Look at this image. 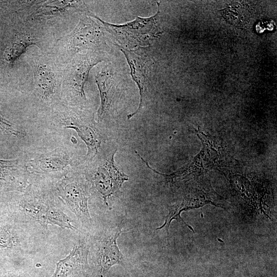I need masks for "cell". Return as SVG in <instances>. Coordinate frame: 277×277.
Here are the masks:
<instances>
[{
    "label": "cell",
    "mask_w": 277,
    "mask_h": 277,
    "mask_svg": "<svg viewBox=\"0 0 277 277\" xmlns=\"http://www.w3.org/2000/svg\"><path fill=\"white\" fill-rule=\"evenodd\" d=\"M159 9L155 14L149 17L139 16L132 22L123 25L109 24L93 16L105 26L120 43L128 47L143 46L154 38L159 33L156 17Z\"/></svg>",
    "instance_id": "cell-1"
},
{
    "label": "cell",
    "mask_w": 277,
    "mask_h": 277,
    "mask_svg": "<svg viewBox=\"0 0 277 277\" xmlns=\"http://www.w3.org/2000/svg\"><path fill=\"white\" fill-rule=\"evenodd\" d=\"M130 69L131 76L139 89L140 103L136 110L127 116L128 119L138 113L147 103L150 89L151 62L142 50L122 48Z\"/></svg>",
    "instance_id": "cell-2"
},
{
    "label": "cell",
    "mask_w": 277,
    "mask_h": 277,
    "mask_svg": "<svg viewBox=\"0 0 277 277\" xmlns=\"http://www.w3.org/2000/svg\"><path fill=\"white\" fill-rule=\"evenodd\" d=\"M115 152L116 151L111 158L97 168L94 175L96 189L106 204L107 199L119 190L124 182L128 180V176L121 171L115 164Z\"/></svg>",
    "instance_id": "cell-3"
},
{
    "label": "cell",
    "mask_w": 277,
    "mask_h": 277,
    "mask_svg": "<svg viewBox=\"0 0 277 277\" xmlns=\"http://www.w3.org/2000/svg\"><path fill=\"white\" fill-rule=\"evenodd\" d=\"M101 62L95 55L86 54L74 60L67 70L64 82L68 87L81 97L86 99L84 91L85 83L90 70Z\"/></svg>",
    "instance_id": "cell-4"
},
{
    "label": "cell",
    "mask_w": 277,
    "mask_h": 277,
    "mask_svg": "<svg viewBox=\"0 0 277 277\" xmlns=\"http://www.w3.org/2000/svg\"><path fill=\"white\" fill-rule=\"evenodd\" d=\"M102 32L91 19H81L73 31L63 37L69 49L73 51L92 49L101 42Z\"/></svg>",
    "instance_id": "cell-5"
},
{
    "label": "cell",
    "mask_w": 277,
    "mask_h": 277,
    "mask_svg": "<svg viewBox=\"0 0 277 277\" xmlns=\"http://www.w3.org/2000/svg\"><path fill=\"white\" fill-rule=\"evenodd\" d=\"M34 84L39 95L44 100L51 98L55 93L58 77L47 61L35 60L32 62Z\"/></svg>",
    "instance_id": "cell-6"
},
{
    "label": "cell",
    "mask_w": 277,
    "mask_h": 277,
    "mask_svg": "<svg viewBox=\"0 0 277 277\" xmlns=\"http://www.w3.org/2000/svg\"><path fill=\"white\" fill-rule=\"evenodd\" d=\"M121 226V224L109 228L101 241L100 260L101 275H105L112 266L123 263V255L117 245V240L123 232Z\"/></svg>",
    "instance_id": "cell-7"
},
{
    "label": "cell",
    "mask_w": 277,
    "mask_h": 277,
    "mask_svg": "<svg viewBox=\"0 0 277 277\" xmlns=\"http://www.w3.org/2000/svg\"><path fill=\"white\" fill-rule=\"evenodd\" d=\"M88 250L83 246H75L70 254L56 264V269L52 277H67L76 274L87 264Z\"/></svg>",
    "instance_id": "cell-8"
},
{
    "label": "cell",
    "mask_w": 277,
    "mask_h": 277,
    "mask_svg": "<svg viewBox=\"0 0 277 277\" xmlns=\"http://www.w3.org/2000/svg\"><path fill=\"white\" fill-rule=\"evenodd\" d=\"M64 194L66 201L78 217L82 221H89L88 197L85 188L76 183H71L65 187Z\"/></svg>",
    "instance_id": "cell-9"
},
{
    "label": "cell",
    "mask_w": 277,
    "mask_h": 277,
    "mask_svg": "<svg viewBox=\"0 0 277 277\" xmlns=\"http://www.w3.org/2000/svg\"><path fill=\"white\" fill-rule=\"evenodd\" d=\"M95 82L101 97V105L97 111L98 118L101 119L110 110L114 96L113 84L111 75L107 71L98 73Z\"/></svg>",
    "instance_id": "cell-10"
},
{
    "label": "cell",
    "mask_w": 277,
    "mask_h": 277,
    "mask_svg": "<svg viewBox=\"0 0 277 277\" xmlns=\"http://www.w3.org/2000/svg\"><path fill=\"white\" fill-rule=\"evenodd\" d=\"M66 128L74 129L85 143L88 148V157L92 158L96 154L102 141L100 134L94 127L88 125L71 122Z\"/></svg>",
    "instance_id": "cell-11"
},
{
    "label": "cell",
    "mask_w": 277,
    "mask_h": 277,
    "mask_svg": "<svg viewBox=\"0 0 277 277\" xmlns=\"http://www.w3.org/2000/svg\"><path fill=\"white\" fill-rule=\"evenodd\" d=\"M68 162L67 154L62 151H54L41 156L38 161V166L43 171L54 172L63 170Z\"/></svg>",
    "instance_id": "cell-12"
},
{
    "label": "cell",
    "mask_w": 277,
    "mask_h": 277,
    "mask_svg": "<svg viewBox=\"0 0 277 277\" xmlns=\"http://www.w3.org/2000/svg\"><path fill=\"white\" fill-rule=\"evenodd\" d=\"M35 44L33 39L29 36L17 38L7 47L4 52V58L7 63L13 64L26 51L28 47Z\"/></svg>",
    "instance_id": "cell-13"
},
{
    "label": "cell",
    "mask_w": 277,
    "mask_h": 277,
    "mask_svg": "<svg viewBox=\"0 0 277 277\" xmlns=\"http://www.w3.org/2000/svg\"><path fill=\"white\" fill-rule=\"evenodd\" d=\"M0 132L12 134L15 136L19 135L21 134L19 131L14 128V126L11 123L2 117L1 114Z\"/></svg>",
    "instance_id": "cell-14"
},
{
    "label": "cell",
    "mask_w": 277,
    "mask_h": 277,
    "mask_svg": "<svg viewBox=\"0 0 277 277\" xmlns=\"http://www.w3.org/2000/svg\"><path fill=\"white\" fill-rule=\"evenodd\" d=\"M17 162L16 160H0V176L7 173L16 167Z\"/></svg>",
    "instance_id": "cell-15"
}]
</instances>
